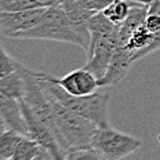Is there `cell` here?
<instances>
[{"label": "cell", "mask_w": 160, "mask_h": 160, "mask_svg": "<svg viewBox=\"0 0 160 160\" xmlns=\"http://www.w3.org/2000/svg\"><path fill=\"white\" fill-rule=\"evenodd\" d=\"M42 86L48 94L58 99L65 108L83 118L94 122L97 126H108V104L111 94L108 91H95L90 95H73L65 91L59 84L50 80L44 72H36Z\"/></svg>", "instance_id": "cell-1"}, {"label": "cell", "mask_w": 160, "mask_h": 160, "mask_svg": "<svg viewBox=\"0 0 160 160\" xmlns=\"http://www.w3.org/2000/svg\"><path fill=\"white\" fill-rule=\"evenodd\" d=\"M48 95L51 98L52 112H54L57 139H58L65 156L71 149L91 146L92 135H94L98 126L94 122H91V120L83 118V116L78 115V113L72 112L71 109L65 108L51 94Z\"/></svg>", "instance_id": "cell-2"}, {"label": "cell", "mask_w": 160, "mask_h": 160, "mask_svg": "<svg viewBox=\"0 0 160 160\" xmlns=\"http://www.w3.org/2000/svg\"><path fill=\"white\" fill-rule=\"evenodd\" d=\"M14 39H36V40H55V42L78 44L83 48V42L75 32L68 15L61 6L47 7L40 22L36 26L21 32Z\"/></svg>", "instance_id": "cell-3"}, {"label": "cell", "mask_w": 160, "mask_h": 160, "mask_svg": "<svg viewBox=\"0 0 160 160\" xmlns=\"http://www.w3.org/2000/svg\"><path fill=\"white\" fill-rule=\"evenodd\" d=\"M91 146L101 160H118L134 153L141 146V141L132 135L120 132L108 124L97 127L91 139Z\"/></svg>", "instance_id": "cell-4"}, {"label": "cell", "mask_w": 160, "mask_h": 160, "mask_svg": "<svg viewBox=\"0 0 160 160\" xmlns=\"http://www.w3.org/2000/svg\"><path fill=\"white\" fill-rule=\"evenodd\" d=\"M119 29H120V25L113 32L102 36L95 43L90 44L88 48L86 50L87 62H86L84 68L94 73L98 80L104 78L106 71H108L109 62H111L113 52L116 50V46H118Z\"/></svg>", "instance_id": "cell-5"}, {"label": "cell", "mask_w": 160, "mask_h": 160, "mask_svg": "<svg viewBox=\"0 0 160 160\" xmlns=\"http://www.w3.org/2000/svg\"><path fill=\"white\" fill-rule=\"evenodd\" d=\"M21 102V108L22 112H24L26 124H28V132L29 137L33 138L35 141H38L40 145L44 149L51 153L52 159L55 160H64L65 159V153L62 151L61 145H59L58 139L54 134L50 126L47 123H44L42 119H39L35 113L32 112V109L28 106V104L24 101V98L19 99Z\"/></svg>", "instance_id": "cell-6"}, {"label": "cell", "mask_w": 160, "mask_h": 160, "mask_svg": "<svg viewBox=\"0 0 160 160\" xmlns=\"http://www.w3.org/2000/svg\"><path fill=\"white\" fill-rule=\"evenodd\" d=\"M46 8L47 7L24 10V11H0V32L3 36L15 38L18 33L38 25Z\"/></svg>", "instance_id": "cell-7"}, {"label": "cell", "mask_w": 160, "mask_h": 160, "mask_svg": "<svg viewBox=\"0 0 160 160\" xmlns=\"http://www.w3.org/2000/svg\"><path fill=\"white\" fill-rule=\"evenodd\" d=\"M46 76L55 82L57 84H59L65 91H68L69 94L73 95H90L94 94L95 91H98V79L92 72H90L88 69H86L84 66L80 69H75V71L69 72L68 75L62 76L59 79H55L52 76H50L46 73Z\"/></svg>", "instance_id": "cell-8"}, {"label": "cell", "mask_w": 160, "mask_h": 160, "mask_svg": "<svg viewBox=\"0 0 160 160\" xmlns=\"http://www.w3.org/2000/svg\"><path fill=\"white\" fill-rule=\"evenodd\" d=\"M62 8L68 15L69 21L75 29V32L80 36L83 42V48L87 50L88 48V43H90V31H88V24L91 21L92 15L98 11L90 10L88 7H86L80 0H64L61 3Z\"/></svg>", "instance_id": "cell-9"}, {"label": "cell", "mask_w": 160, "mask_h": 160, "mask_svg": "<svg viewBox=\"0 0 160 160\" xmlns=\"http://www.w3.org/2000/svg\"><path fill=\"white\" fill-rule=\"evenodd\" d=\"M134 58H132L131 51L127 48V46L120 43L118 40V46L113 52V57L109 62L108 71H106L105 76L98 80L99 87H111V86H116L118 83L126 76L128 72L130 66L132 65Z\"/></svg>", "instance_id": "cell-10"}, {"label": "cell", "mask_w": 160, "mask_h": 160, "mask_svg": "<svg viewBox=\"0 0 160 160\" xmlns=\"http://www.w3.org/2000/svg\"><path fill=\"white\" fill-rule=\"evenodd\" d=\"M0 115H2L0 118H2V126H3L2 130L7 127L22 135L29 137L28 124H26L19 99L0 94Z\"/></svg>", "instance_id": "cell-11"}, {"label": "cell", "mask_w": 160, "mask_h": 160, "mask_svg": "<svg viewBox=\"0 0 160 160\" xmlns=\"http://www.w3.org/2000/svg\"><path fill=\"white\" fill-rule=\"evenodd\" d=\"M51 153L44 149L38 141L28 135H24L17 145L11 160H50Z\"/></svg>", "instance_id": "cell-12"}, {"label": "cell", "mask_w": 160, "mask_h": 160, "mask_svg": "<svg viewBox=\"0 0 160 160\" xmlns=\"http://www.w3.org/2000/svg\"><path fill=\"white\" fill-rule=\"evenodd\" d=\"M24 65H21L15 72L0 78V94H4L11 98L21 99L25 92V79L22 72Z\"/></svg>", "instance_id": "cell-13"}, {"label": "cell", "mask_w": 160, "mask_h": 160, "mask_svg": "<svg viewBox=\"0 0 160 160\" xmlns=\"http://www.w3.org/2000/svg\"><path fill=\"white\" fill-rule=\"evenodd\" d=\"M134 3L135 2H128V0H112L102 12L111 19L113 24L120 25L128 17L130 10H131Z\"/></svg>", "instance_id": "cell-14"}, {"label": "cell", "mask_w": 160, "mask_h": 160, "mask_svg": "<svg viewBox=\"0 0 160 160\" xmlns=\"http://www.w3.org/2000/svg\"><path fill=\"white\" fill-rule=\"evenodd\" d=\"M22 137L24 135L14 131V130H2V134H0V159L11 160L17 149V145L21 141Z\"/></svg>", "instance_id": "cell-15"}, {"label": "cell", "mask_w": 160, "mask_h": 160, "mask_svg": "<svg viewBox=\"0 0 160 160\" xmlns=\"http://www.w3.org/2000/svg\"><path fill=\"white\" fill-rule=\"evenodd\" d=\"M0 52H2V57H0V78H4V76L10 75V73L15 72L22 65L15 58H12L3 46L0 48Z\"/></svg>", "instance_id": "cell-16"}, {"label": "cell", "mask_w": 160, "mask_h": 160, "mask_svg": "<svg viewBox=\"0 0 160 160\" xmlns=\"http://www.w3.org/2000/svg\"><path fill=\"white\" fill-rule=\"evenodd\" d=\"M66 160H80V159H87V160H101L99 155L94 151L92 146H84V148H75L71 149L65 156Z\"/></svg>", "instance_id": "cell-17"}, {"label": "cell", "mask_w": 160, "mask_h": 160, "mask_svg": "<svg viewBox=\"0 0 160 160\" xmlns=\"http://www.w3.org/2000/svg\"><path fill=\"white\" fill-rule=\"evenodd\" d=\"M80 2H82L86 7H88L90 10H94V11H104L112 0H80Z\"/></svg>", "instance_id": "cell-18"}, {"label": "cell", "mask_w": 160, "mask_h": 160, "mask_svg": "<svg viewBox=\"0 0 160 160\" xmlns=\"http://www.w3.org/2000/svg\"><path fill=\"white\" fill-rule=\"evenodd\" d=\"M152 33H153L152 43L149 44V47L145 50V57L153 51H156V50H160V29H158L156 32H152Z\"/></svg>", "instance_id": "cell-19"}, {"label": "cell", "mask_w": 160, "mask_h": 160, "mask_svg": "<svg viewBox=\"0 0 160 160\" xmlns=\"http://www.w3.org/2000/svg\"><path fill=\"white\" fill-rule=\"evenodd\" d=\"M148 14L160 15V0H152L148 4Z\"/></svg>", "instance_id": "cell-20"}, {"label": "cell", "mask_w": 160, "mask_h": 160, "mask_svg": "<svg viewBox=\"0 0 160 160\" xmlns=\"http://www.w3.org/2000/svg\"><path fill=\"white\" fill-rule=\"evenodd\" d=\"M158 142H159V144H160V134L158 135Z\"/></svg>", "instance_id": "cell-21"}]
</instances>
